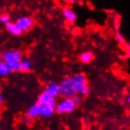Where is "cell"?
I'll return each instance as SVG.
<instances>
[{
	"label": "cell",
	"mask_w": 130,
	"mask_h": 130,
	"mask_svg": "<svg viewBox=\"0 0 130 130\" xmlns=\"http://www.w3.org/2000/svg\"><path fill=\"white\" fill-rule=\"evenodd\" d=\"M0 103H4V95L2 93H0Z\"/></svg>",
	"instance_id": "cell-21"
},
{
	"label": "cell",
	"mask_w": 130,
	"mask_h": 130,
	"mask_svg": "<svg viewBox=\"0 0 130 130\" xmlns=\"http://www.w3.org/2000/svg\"><path fill=\"white\" fill-rule=\"evenodd\" d=\"M10 73H11L10 66H9L8 64H6V63L3 61L0 62V76L6 77Z\"/></svg>",
	"instance_id": "cell-14"
},
{
	"label": "cell",
	"mask_w": 130,
	"mask_h": 130,
	"mask_svg": "<svg viewBox=\"0 0 130 130\" xmlns=\"http://www.w3.org/2000/svg\"><path fill=\"white\" fill-rule=\"evenodd\" d=\"M32 69V63L29 59H23L19 63V72L21 73H28Z\"/></svg>",
	"instance_id": "cell-12"
},
{
	"label": "cell",
	"mask_w": 130,
	"mask_h": 130,
	"mask_svg": "<svg viewBox=\"0 0 130 130\" xmlns=\"http://www.w3.org/2000/svg\"><path fill=\"white\" fill-rule=\"evenodd\" d=\"M73 101H74V103H75V105H76V107H77L78 105H80L81 104V97H80V96H79V95H75V97L73 98Z\"/></svg>",
	"instance_id": "cell-20"
},
{
	"label": "cell",
	"mask_w": 130,
	"mask_h": 130,
	"mask_svg": "<svg viewBox=\"0 0 130 130\" xmlns=\"http://www.w3.org/2000/svg\"><path fill=\"white\" fill-rule=\"evenodd\" d=\"M56 107L51 106H42V113L41 117L42 118H49L51 117L53 114L55 113Z\"/></svg>",
	"instance_id": "cell-13"
},
{
	"label": "cell",
	"mask_w": 130,
	"mask_h": 130,
	"mask_svg": "<svg viewBox=\"0 0 130 130\" xmlns=\"http://www.w3.org/2000/svg\"><path fill=\"white\" fill-rule=\"evenodd\" d=\"M122 50H123V54L121 55V59H125L130 58V43L129 42H125L124 44L122 45Z\"/></svg>",
	"instance_id": "cell-15"
},
{
	"label": "cell",
	"mask_w": 130,
	"mask_h": 130,
	"mask_svg": "<svg viewBox=\"0 0 130 130\" xmlns=\"http://www.w3.org/2000/svg\"><path fill=\"white\" fill-rule=\"evenodd\" d=\"M126 102L128 103V104H130V94L127 95V97H126Z\"/></svg>",
	"instance_id": "cell-22"
},
{
	"label": "cell",
	"mask_w": 130,
	"mask_h": 130,
	"mask_svg": "<svg viewBox=\"0 0 130 130\" xmlns=\"http://www.w3.org/2000/svg\"><path fill=\"white\" fill-rule=\"evenodd\" d=\"M62 14H63L65 19H66V21L69 22V23H75L76 18H77L76 13L72 10L70 7H64L62 9Z\"/></svg>",
	"instance_id": "cell-10"
},
{
	"label": "cell",
	"mask_w": 130,
	"mask_h": 130,
	"mask_svg": "<svg viewBox=\"0 0 130 130\" xmlns=\"http://www.w3.org/2000/svg\"><path fill=\"white\" fill-rule=\"evenodd\" d=\"M41 113H42V105H40L39 103H35L28 108V110L26 112V115L34 120L36 118L40 117Z\"/></svg>",
	"instance_id": "cell-8"
},
{
	"label": "cell",
	"mask_w": 130,
	"mask_h": 130,
	"mask_svg": "<svg viewBox=\"0 0 130 130\" xmlns=\"http://www.w3.org/2000/svg\"><path fill=\"white\" fill-rule=\"evenodd\" d=\"M20 121H21V123L24 124H26V125H31L33 124V119L29 117V116H27V115H23V116H21L20 118Z\"/></svg>",
	"instance_id": "cell-17"
},
{
	"label": "cell",
	"mask_w": 130,
	"mask_h": 130,
	"mask_svg": "<svg viewBox=\"0 0 130 130\" xmlns=\"http://www.w3.org/2000/svg\"><path fill=\"white\" fill-rule=\"evenodd\" d=\"M112 19H113V25L114 28L116 29V31H119V27L121 25V16L118 12L113 11L112 12Z\"/></svg>",
	"instance_id": "cell-16"
},
{
	"label": "cell",
	"mask_w": 130,
	"mask_h": 130,
	"mask_svg": "<svg viewBox=\"0 0 130 130\" xmlns=\"http://www.w3.org/2000/svg\"><path fill=\"white\" fill-rule=\"evenodd\" d=\"M37 103H39L42 106H51V107H57L56 98L51 96L46 91H43L40 93L38 99H37Z\"/></svg>",
	"instance_id": "cell-5"
},
{
	"label": "cell",
	"mask_w": 130,
	"mask_h": 130,
	"mask_svg": "<svg viewBox=\"0 0 130 130\" xmlns=\"http://www.w3.org/2000/svg\"><path fill=\"white\" fill-rule=\"evenodd\" d=\"M23 53L19 50H9L2 54V61L9 66L19 64L23 60Z\"/></svg>",
	"instance_id": "cell-2"
},
{
	"label": "cell",
	"mask_w": 130,
	"mask_h": 130,
	"mask_svg": "<svg viewBox=\"0 0 130 130\" xmlns=\"http://www.w3.org/2000/svg\"><path fill=\"white\" fill-rule=\"evenodd\" d=\"M78 59H79V61L84 64H89L94 59V55L91 51H86L78 56Z\"/></svg>",
	"instance_id": "cell-11"
},
{
	"label": "cell",
	"mask_w": 130,
	"mask_h": 130,
	"mask_svg": "<svg viewBox=\"0 0 130 130\" xmlns=\"http://www.w3.org/2000/svg\"><path fill=\"white\" fill-rule=\"evenodd\" d=\"M115 39H116V41L120 43L121 45H123V44H124V43L126 42L125 38H124V35H123L120 31H116V33H115Z\"/></svg>",
	"instance_id": "cell-18"
},
{
	"label": "cell",
	"mask_w": 130,
	"mask_h": 130,
	"mask_svg": "<svg viewBox=\"0 0 130 130\" xmlns=\"http://www.w3.org/2000/svg\"><path fill=\"white\" fill-rule=\"evenodd\" d=\"M5 29L9 33H10L11 35L17 36V37L23 34V31L21 30V28L17 26L16 23H13V22H9V23L5 24Z\"/></svg>",
	"instance_id": "cell-9"
},
{
	"label": "cell",
	"mask_w": 130,
	"mask_h": 130,
	"mask_svg": "<svg viewBox=\"0 0 130 130\" xmlns=\"http://www.w3.org/2000/svg\"><path fill=\"white\" fill-rule=\"evenodd\" d=\"M76 108V105L74 103L73 99L70 98H63L62 100L59 102V104L57 105L56 111L59 114H67L74 112Z\"/></svg>",
	"instance_id": "cell-4"
},
{
	"label": "cell",
	"mask_w": 130,
	"mask_h": 130,
	"mask_svg": "<svg viewBox=\"0 0 130 130\" xmlns=\"http://www.w3.org/2000/svg\"><path fill=\"white\" fill-rule=\"evenodd\" d=\"M71 81L76 94L86 96L90 93L88 80L84 74H77V75H73L71 77Z\"/></svg>",
	"instance_id": "cell-1"
},
{
	"label": "cell",
	"mask_w": 130,
	"mask_h": 130,
	"mask_svg": "<svg viewBox=\"0 0 130 130\" xmlns=\"http://www.w3.org/2000/svg\"><path fill=\"white\" fill-rule=\"evenodd\" d=\"M15 23L23 32H26L32 28V26H34V20L29 16H22L19 17Z\"/></svg>",
	"instance_id": "cell-6"
},
{
	"label": "cell",
	"mask_w": 130,
	"mask_h": 130,
	"mask_svg": "<svg viewBox=\"0 0 130 130\" xmlns=\"http://www.w3.org/2000/svg\"><path fill=\"white\" fill-rule=\"evenodd\" d=\"M65 3H70V4H73V3H75V1H65Z\"/></svg>",
	"instance_id": "cell-23"
},
{
	"label": "cell",
	"mask_w": 130,
	"mask_h": 130,
	"mask_svg": "<svg viewBox=\"0 0 130 130\" xmlns=\"http://www.w3.org/2000/svg\"><path fill=\"white\" fill-rule=\"evenodd\" d=\"M45 91L54 98L58 97L59 95H60V88H59V84H58L57 82H54V81L48 82V83L46 84Z\"/></svg>",
	"instance_id": "cell-7"
},
{
	"label": "cell",
	"mask_w": 130,
	"mask_h": 130,
	"mask_svg": "<svg viewBox=\"0 0 130 130\" xmlns=\"http://www.w3.org/2000/svg\"><path fill=\"white\" fill-rule=\"evenodd\" d=\"M10 15L9 14V13H2L1 14V16H0V23H2V24H7V23H9V22H10Z\"/></svg>",
	"instance_id": "cell-19"
},
{
	"label": "cell",
	"mask_w": 130,
	"mask_h": 130,
	"mask_svg": "<svg viewBox=\"0 0 130 130\" xmlns=\"http://www.w3.org/2000/svg\"><path fill=\"white\" fill-rule=\"evenodd\" d=\"M60 88V96L62 98H70L73 99L76 95L75 89L72 85L71 77H66L59 83Z\"/></svg>",
	"instance_id": "cell-3"
}]
</instances>
